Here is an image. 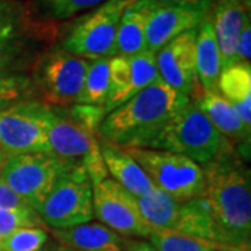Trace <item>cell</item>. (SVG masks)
I'll return each mask as SVG.
<instances>
[{"label": "cell", "instance_id": "ba28073f", "mask_svg": "<svg viewBox=\"0 0 251 251\" xmlns=\"http://www.w3.org/2000/svg\"><path fill=\"white\" fill-rule=\"evenodd\" d=\"M74 165L66 163L49 153H21L7 156L0 180L36 209L50 193L63 172Z\"/></svg>", "mask_w": 251, "mask_h": 251}, {"label": "cell", "instance_id": "d4e9b609", "mask_svg": "<svg viewBox=\"0 0 251 251\" xmlns=\"http://www.w3.org/2000/svg\"><path fill=\"white\" fill-rule=\"evenodd\" d=\"M41 54L29 49L25 41H16L0 45V74L27 73L34 67Z\"/></svg>", "mask_w": 251, "mask_h": 251}, {"label": "cell", "instance_id": "f1b7e54d", "mask_svg": "<svg viewBox=\"0 0 251 251\" xmlns=\"http://www.w3.org/2000/svg\"><path fill=\"white\" fill-rule=\"evenodd\" d=\"M134 3L145 9H153L162 6H191V7L209 10L212 7L214 0H135Z\"/></svg>", "mask_w": 251, "mask_h": 251}, {"label": "cell", "instance_id": "ac0fdd59", "mask_svg": "<svg viewBox=\"0 0 251 251\" xmlns=\"http://www.w3.org/2000/svg\"><path fill=\"white\" fill-rule=\"evenodd\" d=\"M175 230L221 244L219 232L204 194L180 204L179 219Z\"/></svg>", "mask_w": 251, "mask_h": 251}, {"label": "cell", "instance_id": "e0dca14e", "mask_svg": "<svg viewBox=\"0 0 251 251\" xmlns=\"http://www.w3.org/2000/svg\"><path fill=\"white\" fill-rule=\"evenodd\" d=\"M218 92L229 100L243 123L251 127V66L236 63L222 70Z\"/></svg>", "mask_w": 251, "mask_h": 251}, {"label": "cell", "instance_id": "7c38bea8", "mask_svg": "<svg viewBox=\"0 0 251 251\" xmlns=\"http://www.w3.org/2000/svg\"><path fill=\"white\" fill-rule=\"evenodd\" d=\"M148 10L145 38L147 49L153 53L183 32L196 29L209 14V10L191 6H162Z\"/></svg>", "mask_w": 251, "mask_h": 251}, {"label": "cell", "instance_id": "44dd1931", "mask_svg": "<svg viewBox=\"0 0 251 251\" xmlns=\"http://www.w3.org/2000/svg\"><path fill=\"white\" fill-rule=\"evenodd\" d=\"M109 74H110V57H100L91 60L85 74L84 87L77 103L103 106L109 92Z\"/></svg>", "mask_w": 251, "mask_h": 251}, {"label": "cell", "instance_id": "52a82bcc", "mask_svg": "<svg viewBox=\"0 0 251 251\" xmlns=\"http://www.w3.org/2000/svg\"><path fill=\"white\" fill-rule=\"evenodd\" d=\"M128 4V0H106L91 10L73 25L62 49L88 60L115 56L117 27Z\"/></svg>", "mask_w": 251, "mask_h": 251}, {"label": "cell", "instance_id": "7a4b0ae2", "mask_svg": "<svg viewBox=\"0 0 251 251\" xmlns=\"http://www.w3.org/2000/svg\"><path fill=\"white\" fill-rule=\"evenodd\" d=\"M188 102L190 98L162 80L155 81L108 113L98 135L122 148H147L166 122Z\"/></svg>", "mask_w": 251, "mask_h": 251}, {"label": "cell", "instance_id": "f546056e", "mask_svg": "<svg viewBox=\"0 0 251 251\" xmlns=\"http://www.w3.org/2000/svg\"><path fill=\"white\" fill-rule=\"evenodd\" d=\"M0 208H9V209H21L28 211L34 209L32 206L27 204L18 194H16L11 188L0 180Z\"/></svg>", "mask_w": 251, "mask_h": 251}, {"label": "cell", "instance_id": "277c9868", "mask_svg": "<svg viewBox=\"0 0 251 251\" xmlns=\"http://www.w3.org/2000/svg\"><path fill=\"white\" fill-rule=\"evenodd\" d=\"M90 62L62 48L41 54L29 74L38 99L62 108L77 103Z\"/></svg>", "mask_w": 251, "mask_h": 251}, {"label": "cell", "instance_id": "e575fe53", "mask_svg": "<svg viewBox=\"0 0 251 251\" xmlns=\"http://www.w3.org/2000/svg\"><path fill=\"white\" fill-rule=\"evenodd\" d=\"M219 251H250V250H240V249H224V250Z\"/></svg>", "mask_w": 251, "mask_h": 251}, {"label": "cell", "instance_id": "4dcf8cb0", "mask_svg": "<svg viewBox=\"0 0 251 251\" xmlns=\"http://www.w3.org/2000/svg\"><path fill=\"white\" fill-rule=\"evenodd\" d=\"M251 60V25L250 20L244 24L237 39L236 46V63L250 64Z\"/></svg>", "mask_w": 251, "mask_h": 251}, {"label": "cell", "instance_id": "6da1fadb", "mask_svg": "<svg viewBox=\"0 0 251 251\" xmlns=\"http://www.w3.org/2000/svg\"><path fill=\"white\" fill-rule=\"evenodd\" d=\"M206 201L214 216L221 244L250 250V169L233 144L227 143L214 161L204 165Z\"/></svg>", "mask_w": 251, "mask_h": 251}, {"label": "cell", "instance_id": "d6986e66", "mask_svg": "<svg viewBox=\"0 0 251 251\" xmlns=\"http://www.w3.org/2000/svg\"><path fill=\"white\" fill-rule=\"evenodd\" d=\"M134 202L141 218L152 230H175L181 204L177 200L155 187L141 197H134Z\"/></svg>", "mask_w": 251, "mask_h": 251}, {"label": "cell", "instance_id": "7402d4cb", "mask_svg": "<svg viewBox=\"0 0 251 251\" xmlns=\"http://www.w3.org/2000/svg\"><path fill=\"white\" fill-rule=\"evenodd\" d=\"M148 239L156 251H219L227 249L216 243L168 229L153 230Z\"/></svg>", "mask_w": 251, "mask_h": 251}, {"label": "cell", "instance_id": "8992f818", "mask_svg": "<svg viewBox=\"0 0 251 251\" xmlns=\"http://www.w3.org/2000/svg\"><path fill=\"white\" fill-rule=\"evenodd\" d=\"M35 211L52 229H67L91 222L95 218L92 183L85 168L74 165L63 172Z\"/></svg>", "mask_w": 251, "mask_h": 251}, {"label": "cell", "instance_id": "30bf717a", "mask_svg": "<svg viewBox=\"0 0 251 251\" xmlns=\"http://www.w3.org/2000/svg\"><path fill=\"white\" fill-rule=\"evenodd\" d=\"M94 215L123 237L148 239L153 230L145 224L134 197L110 177L92 183Z\"/></svg>", "mask_w": 251, "mask_h": 251}, {"label": "cell", "instance_id": "d6a6232c", "mask_svg": "<svg viewBox=\"0 0 251 251\" xmlns=\"http://www.w3.org/2000/svg\"><path fill=\"white\" fill-rule=\"evenodd\" d=\"M42 251H78L75 249H72L69 246H63L60 243H46V246L42 249Z\"/></svg>", "mask_w": 251, "mask_h": 251}, {"label": "cell", "instance_id": "4316f807", "mask_svg": "<svg viewBox=\"0 0 251 251\" xmlns=\"http://www.w3.org/2000/svg\"><path fill=\"white\" fill-rule=\"evenodd\" d=\"M48 240L44 227H20L0 239V251H42Z\"/></svg>", "mask_w": 251, "mask_h": 251}, {"label": "cell", "instance_id": "603a6c76", "mask_svg": "<svg viewBox=\"0 0 251 251\" xmlns=\"http://www.w3.org/2000/svg\"><path fill=\"white\" fill-rule=\"evenodd\" d=\"M34 99H38V95L29 74H0V110Z\"/></svg>", "mask_w": 251, "mask_h": 251}, {"label": "cell", "instance_id": "9c48e42d", "mask_svg": "<svg viewBox=\"0 0 251 251\" xmlns=\"http://www.w3.org/2000/svg\"><path fill=\"white\" fill-rule=\"evenodd\" d=\"M48 109L34 99L0 110V148L7 156L48 153Z\"/></svg>", "mask_w": 251, "mask_h": 251}, {"label": "cell", "instance_id": "d590c367", "mask_svg": "<svg viewBox=\"0 0 251 251\" xmlns=\"http://www.w3.org/2000/svg\"><path fill=\"white\" fill-rule=\"evenodd\" d=\"M128 1H130V3H134L135 0H128Z\"/></svg>", "mask_w": 251, "mask_h": 251}, {"label": "cell", "instance_id": "8fae6325", "mask_svg": "<svg viewBox=\"0 0 251 251\" xmlns=\"http://www.w3.org/2000/svg\"><path fill=\"white\" fill-rule=\"evenodd\" d=\"M196 36L197 28L190 29L155 53L159 78L190 99H196L202 91L196 72Z\"/></svg>", "mask_w": 251, "mask_h": 251}, {"label": "cell", "instance_id": "2e32d148", "mask_svg": "<svg viewBox=\"0 0 251 251\" xmlns=\"http://www.w3.org/2000/svg\"><path fill=\"white\" fill-rule=\"evenodd\" d=\"M196 72L201 90L218 91V80L222 73V59L209 14L197 27Z\"/></svg>", "mask_w": 251, "mask_h": 251}, {"label": "cell", "instance_id": "9a60e30c", "mask_svg": "<svg viewBox=\"0 0 251 251\" xmlns=\"http://www.w3.org/2000/svg\"><path fill=\"white\" fill-rule=\"evenodd\" d=\"M54 240L78 251H123L125 237L103 224L87 222L67 229H52Z\"/></svg>", "mask_w": 251, "mask_h": 251}, {"label": "cell", "instance_id": "4fadbf2b", "mask_svg": "<svg viewBox=\"0 0 251 251\" xmlns=\"http://www.w3.org/2000/svg\"><path fill=\"white\" fill-rule=\"evenodd\" d=\"M99 151L105 163L106 172L126 191L134 197H141L155 188L148 175L138 162L125 148L99 137Z\"/></svg>", "mask_w": 251, "mask_h": 251}, {"label": "cell", "instance_id": "5bb4252c", "mask_svg": "<svg viewBox=\"0 0 251 251\" xmlns=\"http://www.w3.org/2000/svg\"><path fill=\"white\" fill-rule=\"evenodd\" d=\"M198 109L205 115L216 130L230 143H242L250 145L251 127L243 123L233 105L218 91H201L196 99Z\"/></svg>", "mask_w": 251, "mask_h": 251}, {"label": "cell", "instance_id": "484cf974", "mask_svg": "<svg viewBox=\"0 0 251 251\" xmlns=\"http://www.w3.org/2000/svg\"><path fill=\"white\" fill-rule=\"evenodd\" d=\"M42 16L53 21H64L81 13L97 9L106 0H34Z\"/></svg>", "mask_w": 251, "mask_h": 251}, {"label": "cell", "instance_id": "836d02e7", "mask_svg": "<svg viewBox=\"0 0 251 251\" xmlns=\"http://www.w3.org/2000/svg\"><path fill=\"white\" fill-rule=\"evenodd\" d=\"M7 159V155L4 153V151L0 148V172H1V168H3V165H4V162Z\"/></svg>", "mask_w": 251, "mask_h": 251}, {"label": "cell", "instance_id": "cb8c5ba5", "mask_svg": "<svg viewBox=\"0 0 251 251\" xmlns=\"http://www.w3.org/2000/svg\"><path fill=\"white\" fill-rule=\"evenodd\" d=\"M28 18L23 6L14 0H0V45L23 41Z\"/></svg>", "mask_w": 251, "mask_h": 251}, {"label": "cell", "instance_id": "83f0119b", "mask_svg": "<svg viewBox=\"0 0 251 251\" xmlns=\"http://www.w3.org/2000/svg\"><path fill=\"white\" fill-rule=\"evenodd\" d=\"M46 226L35 209H9L0 208V239L6 237L20 227H44Z\"/></svg>", "mask_w": 251, "mask_h": 251}, {"label": "cell", "instance_id": "5b68a950", "mask_svg": "<svg viewBox=\"0 0 251 251\" xmlns=\"http://www.w3.org/2000/svg\"><path fill=\"white\" fill-rule=\"evenodd\" d=\"M148 175L155 187L184 202L205 193L201 165L183 155L151 148H125Z\"/></svg>", "mask_w": 251, "mask_h": 251}, {"label": "cell", "instance_id": "1f68e13d", "mask_svg": "<svg viewBox=\"0 0 251 251\" xmlns=\"http://www.w3.org/2000/svg\"><path fill=\"white\" fill-rule=\"evenodd\" d=\"M126 251H156L150 242L145 240H130L125 243Z\"/></svg>", "mask_w": 251, "mask_h": 251}, {"label": "cell", "instance_id": "3957f363", "mask_svg": "<svg viewBox=\"0 0 251 251\" xmlns=\"http://www.w3.org/2000/svg\"><path fill=\"white\" fill-rule=\"evenodd\" d=\"M227 143L230 141L216 130L196 102L190 99L155 134L147 148L179 153L204 166L214 161Z\"/></svg>", "mask_w": 251, "mask_h": 251}, {"label": "cell", "instance_id": "ffe728a7", "mask_svg": "<svg viewBox=\"0 0 251 251\" xmlns=\"http://www.w3.org/2000/svg\"><path fill=\"white\" fill-rule=\"evenodd\" d=\"M148 11L137 3H131L126 7L120 18L116 34L115 56H134L147 50L145 25Z\"/></svg>", "mask_w": 251, "mask_h": 251}]
</instances>
